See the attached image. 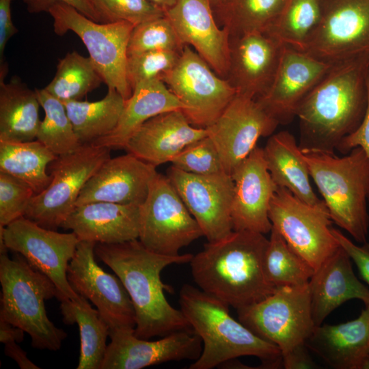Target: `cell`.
Masks as SVG:
<instances>
[{
  "instance_id": "1",
  "label": "cell",
  "mask_w": 369,
  "mask_h": 369,
  "mask_svg": "<svg viewBox=\"0 0 369 369\" xmlns=\"http://www.w3.org/2000/svg\"><path fill=\"white\" fill-rule=\"evenodd\" d=\"M369 53L333 64L299 105L302 152L334 153L360 125L367 105Z\"/></svg>"
},
{
  "instance_id": "2",
  "label": "cell",
  "mask_w": 369,
  "mask_h": 369,
  "mask_svg": "<svg viewBox=\"0 0 369 369\" xmlns=\"http://www.w3.org/2000/svg\"><path fill=\"white\" fill-rule=\"evenodd\" d=\"M94 252L115 273L131 297L136 316L135 336L150 339L193 330L182 311L165 298L163 291L167 286L161 279L166 266L189 263L193 254H159L145 247L138 238L115 244L96 243Z\"/></svg>"
},
{
  "instance_id": "3",
  "label": "cell",
  "mask_w": 369,
  "mask_h": 369,
  "mask_svg": "<svg viewBox=\"0 0 369 369\" xmlns=\"http://www.w3.org/2000/svg\"><path fill=\"white\" fill-rule=\"evenodd\" d=\"M269 244L264 234L233 231L204 244L189 264L199 288L236 310L260 301L274 292L264 271Z\"/></svg>"
},
{
  "instance_id": "4",
  "label": "cell",
  "mask_w": 369,
  "mask_h": 369,
  "mask_svg": "<svg viewBox=\"0 0 369 369\" xmlns=\"http://www.w3.org/2000/svg\"><path fill=\"white\" fill-rule=\"evenodd\" d=\"M179 304L203 344L201 355L189 369H213L242 356L258 357L264 368L283 366L279 348L236 320L229 305L220 299L185 284L179 292Z\"/></svg>"
},
{
  "instance_id": "5",
  "label": "cell",
  "mask_w": 369,
  "mask_h": 369,
  "mask_svg": "<svg viewBox=\"0 0 369 369\" xmlns=\"http://www.w3.org/2000/svg\"><path fill=\"white\" fill-rule=\"evenodd\" d=\"M310 177L323 197L333 222L357 243L369 232V159L360 147L338 157L321 152H303Z\"/></svg>"
},
{
  "instance_id": "6",
  "label": "cell",
  "mask_w": 369,
  "mask_h": 369,
  "mask_svg": "<svg viewBox=\"0 0 369 369\" xmlns=\"http://www.w3.org/2000/svg\"><path fill=\"white\" fill-rule=\"evenodd\" d=\"M0 318L20 328L40 350L58 351L67 333L49 318L44 301L57 298V290L45 275L20 254L10 258L0 254Z\"/></svg>"
},
{
  "instance_id": "7",
  "label": "cell",
  "mask_w": 369,
  "mask_h": 369,
  "mask_svg": "<svg viewBox=\"0 0 369 369\" xmlns=\"http://www.w3.org/2000/svg\"><path fill=\"white\" fill-rule=\"evenodd\" d=\"M59 36L71 31L86 46L96 69L108 89H115L127 100L133 91L126 77L127 47L135 27L127 21L95 22L66 3H57L48 12Z\"/></svg>"
},
{
  "instance_id": "8",
  "label": "cell",
  "mask_w": 369,
  "mask_h": 369,
  "mask_svg": "<svg viewBox=\"0 0 369 369\" xmlns=\"http://www.w3.org/2000/svg\"><path fill=\"white\" fill-rule=\"evenodd\" d=\"M108 147L92 144L51 162L50 184L34 195L24 217L40 226L55 230L76 207L82 189L101 165L110 158Z\"/></svg>"
},
{
  "instance_id": "9",
  "label": "cell",
  "mask_w": 369,
  "mask_h": 369,
  "mask_svg": "<svg viewBox=\"0 0 369 369\" xmlns=\"http://www.w3.org/2000/svg\"><path fill=\"white\" fill-rule=\"evenodd\" d=\"M236 311L241 323L277 346L282 355L305 342L316 327L308 284L276 288L264 299Z\"/></svg>"
},
{
  "instance_id": "10",
  "label": "cell",
  "mask_w": 369,
  "mask_h": 369,
  "mask_svg": "<svg viewBox=\"0 0 369 369\" xmlns=\"http://www.w3.org/2000/svg\"><path fill=\"white\" fill-rule=\"evenodd\" d=\"M139 210L138 239L151 251L178 256L182 247L204 236L166 175L156 174Z\"/></svg>"
},
{
  "instance_id": "11",
  "label": "cell",
  "mask_w": 369,
  "mask_h": 369,
  "mask_svg": "<svg viewBox=\"0 0 369 369\" xmlns=\"http://www.w3.org/2000/svg\"><path fill=\"white\" fill-rule=\"evenodd\" d=\"M269 219L289 247L316 271L340 247L325 204L311 206L283 187L271 199Z\"/></svg>"
},
{
  "instance_id": "12",
  "label": "cell",
  "mask_w": 369,
  "mask_h": 369,
  "mask_svg": "<svg viewBox=\"0 0 369 369\" xmlns=\"http://www.w3.org/2000/svg\"><path fill=\"white\" fill-rule=\"evenodd\" d=\"M79 241L72 232L47 229L25 217L0 228V244L23 256L33 268L48 277L57 290L60 302L79 296L67 277L68 264Z\"/></svg>"
},
{
  "instance_id": "13",
  "label": "cell",
  "mask_w": 369,
  "mask_h": 369,
  "mask_svg": "<svg viewBox=\"0 0 369 369\" xmlns=\"http://www.w3.org/2000/svg\"><path fill=\"white\" fill-rule=\"evenodd\" d=\"M162 81L183 105L182 111L190 124L197 128L211 126L237 94L189 45Z\"/></svg>"
},
{
  "instance_id": "14",
  "label": "cell",
  "mask_w": 369,
  "mask_h": 369,
  "mask_svg": "<svg viewBox=\"0 0 369 369\" xmlns=\"http://www.w3.org/2000/svg\"><path fill=\"white\" fill-rule=\"evenodd\" d=\"M96 244L79 242L68 266V280L78 294L96 307L110 333L135 329L136 316L131 297L118 276L107 273L96 262Z\"/></svg>"
},
{
  "instance_id": "15",
  "label": "cell",
  "mask_w": 369,
  "mask_h": 369,
  "mask_svg": "<svg viewBox=\"0 0 369 369\" xmlns=\"http://www.w3.org/2000/svg\"><path fill=\"white\" fill-rule=\"evenodd\" d=\"M304 52L331 64L369 53V0H323L321 22Z\"/></svg>"
},
{
  "instance_id": "16",
  "label": "cell",
  "mask_w": 369,
  "mask_h": 369,
  "mask_svg": "<svg viewBox=\"0 0 369 369\" xmlns=\"http://www.w3.org/2000/svg\"><path fill=\"white\" fill-rule=\"evenodd\" d=\"M166 176L208 242L219 241L234 231L231 216L234 182L230 174L223 172L197 175L172 165Z\"/></svg>"
},
{
  "instance_id": "17",
  "label": "cell",
  "mask_w": 369,
  "mask_h": 369,
  "mask_svg": "<svg viewBox=\"0 0 369 369\" xmlns=\"http://www.w3.org/2000/svg\"><path fill=\"white\" fill-rule=\"evenodd\" d=\"M278 125L255 98L237 94L207 130L224 172L231 175L257 146L258 139L272 135Z\"/></svg>"
},
{
  "instance_id": "18",
  "label": "cell",
  "mask_w": 369,
  "mask_h": 369,
  "mask_svg": "<svg viewBox=\"0 0 369 369\" xmlns=\"http://www.w3.org/2000/svg\"><path fill=\"white\" fill-rule=\"evenodd\" d=\"M135 329L109 333L101 369H141L169 361L197 359L203 344L193 330L179 331L156 340L135 336Z\"/></svg>"
},
{
  "instance_id": "19",
  "label": "cell",
  "mask_w": 369,
  "mask_h": 369,
  "mask_svg": "<svg viewBox=\"0 0 369 369\" xmlns=\"http://www.w3.org/2000/svg\"><path fill=\"white\" fill-rule=\"evenodd\" d=\"M332 66L306 52L285 46L271 87L256 100L279 124H287L296 117L303 98Z\"/></svg>"
},
{
  "instance_id": "20",
  "label": "cell",
  "mask_w": 369,
  "mask_h": 369,
  "mask_svg": "<svg viewBox=\"0 0 369 369\" xmlns=\"http://www.w3.org/2000/svg\"><path fill=\"white\" fill-rule=\"evenodd\" d=\"M234 231L271 232L269 210L277 186L267 169L263 148L256 146L231 174Z\"/></svg>"
},
{
  "instance_id": "21",
  "label": "cell",
  "mask_w": 369,
  "mask_h": 369,
  "mask_svg": "<svg viewBox=\"0 0 369 369\" xmlns=\"http://www.w3.org/2000/svg\"><path fill=\"white\" fill-rule=\"evenodd\" d=\"M285 45L264 32L230 37L226 79L237 94L255 99L271 87Z\"/></svg>"
},
{
  "instance_id": "22",
  "label": "cell",
  "mask_w": 369,
  "mask_h": 369,
  "mask_svg": "<svg viewBox=\"0 0 369 369\" xmlns=\"http://www.w3.org/2000/svg\"><path fill=\"white\" fill-rule=\"evenodd\" d=\"M165 16L184 45L193 46L210 67L226 79L230 59V33L215 21L211 0H177Z\"/></svg>"
},
{
  "instance_id": "23",
  "label": "cell",
  "mask_w": 369,
  "mask_h": 369,
  "mask_svg": "<svg viewBox=\"0 0 369 369\" xmlns=\"http://www.w3.org/2000/svg\"><path fill=\"white\" fill-rule=\"evenodd\" d=\"M158 172L131 153L107 159L87 181L76 206L95 202L140 206Z\"/></svg>"
},
{
  "instance_id": "24",
  "label": "cell",
  "mask_w": 369,
  "mask_h": 369,
  "mask_svg": "<svg viewBox=\"0 0 369 369\" xmlns=\"http://www.w3.org/2000/svg\"><path fill=\"white\" fill-rule=\"evenodd\" d=\"M207 128L190 124L181 109L147 120L133 135L125 150L155 167L170 162L187 146L208 136Z\"/></svg>"
},
{
  "instance_id": "25",
  "label": "cell",
  "mask_w": 369,
  "mask_h": 369,
  "mask_svg": "<svg viewBox=\"0 0 369 369\" xmlns=\"http://www.w3.org/2000/svg\"><path fill=\"white\" fill-rule=\"evenodd\" d=\"M137 205L95 202L76 206L61 227L79 241L115 244L137 239L140 210Z\"/></svg>"
},
{
  "instance_id": "26",
  "label": "cell",
  "mask_w": 369,
  "mask_h": 369,
  "mask_svg": "<svg viewBox=\"0 0 369 369\" xmlns=\"http://www.w3.org/2000/svg\"><path fill=\"white\" fill-rule=\"evenodd\" d=\"M346 251L340 248L314 271L309 282L312 315L316 326L343 303L353 299L369 305V288L355 276Z\"/></svg>"
},
{
  "instance_id": "27",
  "label": "cell",
  "mask_w": 369,
  "mask_h": 369,
  "mask_svg": "<svg viewBox=\"0 0 369 369\" xmlns=\"http://www.w3.org/2000/svg\"><path fill=\"white\" fill-rule=\"evenodd\" d=\"M305 344L333 368L361 369L369 355V305L354 320L316 326Z\"/></svg>"
},
{
  "instance_id": "28",
  "label": "cell",
  "mask_w": 369,
  "mask_h": 369,
  "mask_svg": "<svg viewBox=\"0 0 369 369\" xmlns=\"http://www.w3.org/2000/svg\"><path fill=\"white\" fill-rule=\"evenodd\" d=\"M183 109V105L162 80L139 83L126 100L115 128L92 144L124 149L130 138L147 120L167 111Z\"/></svg>"
},
{
  "instance_id": "29",
  "label": "cell",
  "mask_w": 369,
  "mask_h": 369,
  "mask_svg": "<svg viewBox=\"0 0 369 369\" xmlns=\"http://www.w3.org/2000/svg\"><path fill=\"white\" fill-rule=\"evenodd\" d=\"M263 151L267 169L277 187L288 189L311 206L325 204L311 186L303 153L290 133L282 131L271 135Z\"/></svg>"
},
{
  "instance_id": "30",
  "label": "cell",
  "mask_w": 369,
  "mask_h": 369,
  "mask_svg": "<svg viewBox=\"0 0 369 369\" xmlns=\"http://www.w3.org/2000/svg\"><path fill=\"white\" fill-rule=\"evenodd\" d=\"M40 104L35 90L12 77L0 79V140L27 141L36 139Z\"/></svg>"
},
{
  "instance_id": "31",
  "label": "cell",
  "mask_w": 369,
  "mask_h": 369,
  "mask_svg": "<svg viewBox=\"0 0 369 369\" xmlns=\"http://www.w3.org/2000/svg\"><path fill=\"white\" fill-rule=\"evenodd\" d=\"M60 310L65 324L79 327L81 346L77 368L101 369L110 330L98 310L80 295L75 299L61 301Z\"/></svg>"
},
{
  "instance_id": "32",
  "label": "cell",
  "mask_w": 369,
  "mask_h": 369,
  "mask_svg": "<svg viewBox=\"0 0 369 369\" xmlns=\"http://www.w3.org/2000/svg\"><path fill=\"white\" fill-rule=\"evenodd\" d=\"M57 157L38 140L8 141L0 140V172L27 183L35 195L50 184L52 177L46 167Z\"/></svg>"
},
{
  "instance_id": "33",
  "label": "cell",
  "mask_w": 369,
  "mask_h": 369,
  "mask_svg": "<svg viewBox=\"0 0 369 369\" xmlns=\"http://www.w3.org/2000/svg\"><path fill=\"white\" fill-rule=\"evenodd\" d=\"M125 101L115 89H108L100 100H70L63 103L79 142L85 145L109 135L115 128Z\"/></svg>"
},
{
  "instance_id": "34",
  "label": "cell",
  "mask_w": 369,
  "mask_h": 369,
  "mask_svg": "<svg viewBox=\"0 0 369 369\" xmlns=\"http://www.w3.org/2000/svg\"><path fill=\"white\" fill-rule=\"evenodd\" d=\"M286 0H223L213 6L230 37L267 32L281 14Z\"/></svg>"
},
{
  "instance_id": "35",
  "label": "cell",
  "mask_w": 369,
  "mask_h": 369,
  "mask_svg": "<svg viewBox=\"0 0 369 369\" xmlns=\"http://www.w3.org/2000/svg\"><path fill=\"white\" fill-rule=\"evenodd\" d=\"M323 0H286L281 14L266 33L285 46L304 51L322 20Z\"/></svg>"
},
{
  "instance_id": "36",
  "label": "cell",
  "mask_w": 369,
  "mask_h": 369,
  "mask_svg": "<svg viewBox=\"0 0 369 369\" xmlns=\"http://www.w3.org/2000/svg\"><path fill=\"white\" fill-rule=\"evenodd\" d=\"M102 83L90 57L73 51L59 60L55 74L44 89L64 102L80 100Z\"/></svg>"
},
{
  "instance_id": "37",
  "label": "cell",
  "mask_w": 369,
  "mask_h": 369,
  "mask_svg": "<svg viewBox=\"0 0 369 369\" xmlns=\"http://www.w3.org/2000/svg\"><path fill=\"white\" fill-rule=\"evenodd\" d=\"M44 118L40 121L36 139L57 156L72 153L79 142L64 103L44 88L35 89Z\"/></svg>"
},
{
  "instance_id": "38",
  "label": "cell",
  "mask_w": 369,
  "mask_h": 369,
  "mask_svg": "<svg viewBox=\"0 0 369 369\" xmlns=\"http://www.w3.org/2000/svg\"><path fill=\"white\" fill-rule=\"evenodd\" d=\"M264 256V271L275 287L298 286L308 284L314 270L287 244L272 226Z\"/></svg>"
},
{
  "instance_id": "39",
  "label": "cell",
  "mask_w": 369,
  "mask_h": 369,
  "mask_svg": "<svg viewBox=\"0 0 369 369\" xmlns=\"http://www.w3.org/2000/svg\"><path fill=\"white\" fill-rule=\"evenodd\" d=\"M184 46L173 25L164 16L134 27L128 44L127 54L128 57L158 50L182 52Z\"/></svg>"
},
{
  "instance_id": "40",
  "label": "cell",
  "mask_w": 369,
  "mask_h": 369,
  "mask_svg": "<svg viewBox=\"0 0 369 369\" xmlns=\"http://www.w3.org/2000/svg\"><path fill=\"white\" fill-rule=\"evenodd\" d=\"M181 53L175 51L158 50L128 56L126 77L132 91L139 83L163 80L177 64Z\"/></svg>"
},
{
  "instance_id": "41",
  "label": "cell",
  "mask_w": 369,
  "mask_h": 369,
  "mask_svg": "<svg viewBox=\"0 0 369 369\" xmlns=\"http://www.w3.org/2000/svg\"><path fill=\"white\" fill-rule=\"evenodd\" d=\"M101 23L127 21L135 26L165 16L150 0H91Z\"/></svg>"
},
{
  "instance_id": "42",
  "label": "cell",
  "mask_w": 369,
  "mask_h": 369,
  "mask_svg": "<svg viewBox=\"0 0 369 369\" xmlns=\"http://www.w3.org/2000/svg\"><path fill=\"white\" fill-rule=\"evenodd\" d=\"M171 163L182 171L197 175L224 172L218 150L208 135L187 146Z\"/></svg>"
},
{
  "instance_id": "43",
  "label": "cell",
  "mask_w": 369,
  "mask_h": 369,
  "mask_svg": "<svg viewBox=\"0 0 369 369\" xmlns=\"http://www.w3.org/2000/svg\"><path fill=\"white\" fill-rule=\"evenodd\" d=\"M34 195L27 183L0 172V228L24 217Z\"/></svg>"
},
{
  "instance_id": "44",
  "label": "cell",
  "mask_w": 369,
  "mask_h": 369,
  "mask_svg": "<svg viewBox=\"0 0 369 369\" xmlns=\"http://www.w3.org/2000/svg\"><path fill=\"white\" fill-rule=\"evenodd\" d=\"M332 233L340 245L355 264L362 279L369 285V243L355 244L340 230L332 228Z\"/></svg>"
},
{
  "instance_id": "45",
  "label": "cell",
  "mask_w": 369,
  "mask_h": 369,
  "mask_svg": "<svg viewBox=\"0 0 369 369\" xmlns=\"http://www.w3.org/2000/svg\"><path fill=\"white\" fill-rule=\"evenodd\" d=\"M29 12L38 14L47 12L57 3H66L74 8L88 18L100 23V18L91 0H23Z\"/></svg>"
},
{
  "instance_id": "46",
  "label": "cell",
  "mask_w": 369,
  "mask_h": 369,
  "mask_svg": "<svg viewBox=\"0 0 369 369\" xmlns=\"http://www.w3.org/2000/svg\"><path fill=\"white\" fill-rule=\"evenodd\" d=\"M366 91L367 105L360 125L355 132L343 139L336 150L347 154L354 148L360 147L369 159V69L366 76Z\"/></svg>"
},
{
  "instance_id": "47",
  "label": "cell",
  "mask_w": 369,
  "mask_h": 369,
  "mask_svg": "<svg viewBox=\"0 0 369 369\" xmlns=\"http://www.w3.org/2000/svg\"><path fill=\"white\" fill-rule=\"evenodd\" d=\"M305 342L298 344L282 355V366L286 369L317 368Z\"/></svg>"
},
{
  "instance_id": "48",
  "label": "cell",
  "mask_w": 369,
  "mask_h": 369,
  "mask_svg": "<svg viewBox=\"0 0 369 369\" xmlns=\"http://www.w3.org/2000/svg\"><path fill=\"white\" fill-rule=\"evenodd\" d=\"M12 1L0 0V64L5 63L4 51L8 42L18 31L12 19Z\"/></svg>"
},
{
  "instance_id": "49",
  "label": "cell",
  "mask_w": 369,
  "mask_h": 369,
  "mask_svg": "<svg viewBox=\"0 0 369 369\" xmlns=\"http://www.w3.org/2000/svg\"><path fill=\"white\" fill-rule=\"evenodd\" d=\"M5 354L16 362L21 369H39L37 365L28 359L26 352L17 344L16 341H10L4 344Z\"/></svg>"
},
{
  "instance_id": "50",
  "label": "cell",
  "mask_w": 369,
  "mask_h": 369,
  "mask_svg": "<svg viewBox=\"0 0 369 369\" xmlns=\"http://www.w3.org/2000/svg\"><path fill=\"white\" fill-rule=\"evenodd\" d=\"M25 332L0 318V342L3 344L10 341L20 342L24 339Z\"/></svg>"
},
{
  "instance_id": "51",
  "label": "cell",
  "mask_w": 369,
  "mask_h": 369,
  "mask_svg": "<svg viewBox=\"0 0 369 369\" xmlns=\"http://www.w3.org/2000/svg\"><path fill=\"white\" fill-rule=\"evenodd\" d=\"M154 5L162 9L164 12L165 10L172 8L175 5L177 0H150Z\"/></svg>"
},
{
  "instance_id": "52",
  "label": "cell",
  "mask_w": 369,
  "mask_h": 369,
  "mask_svg": "<svg viewBox=\"0 0 369 369\" xmlns=\"http://www.w3.org/2000/svg\"><path fill=\"white\" fill-rule=\"evenodd\" d=\"M361 369H369V355L368 357L364 361Z\"/></svg>"
},
{
  "instance_id": "53",
  "label": "cell",
  "mask_w": 369,
  "mask_h": 369,
  "mask_svg": "<svg viewBox=\"0 0 369 369\" xmlns=\"http://www.w3.org/2000/svg\"><path fill=\"white\" fill-rule=\"evenodd\" d=\"M223 0H211L212 6L216 5L220 2H221Z\"/></svg>"
}]
</instances>
